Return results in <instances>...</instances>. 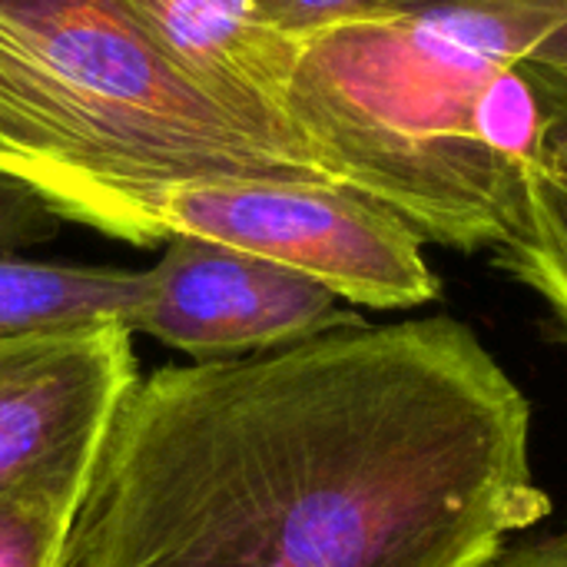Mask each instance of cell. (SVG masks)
I'll use <instances>...</instances> for the list:
<instances>
[{"label": "cell", "instance_id": "6da1fadb", "mask_svg": "<svg viewBox=\"0 0 567 567\" xmlns=\"http://www.w3.org/2000/svg\"><path fill=\"white\" fill-rule=\"evenodd\" d=\"M551 512L532 405L452 316L136 379L66 567H492Z\"/></svg>", "mask_w": 567, "mask_h": 567}, {"label": "cell", "instance_id": "7a4b0ae2", "mask_svg": "<svg viewBox=\"0 0 567 567\" xmlns=\"http://www.w3.org/2000/svg\"><path fill=\"white\" fill-rule=\"evenodd\" d=\"M567 20V0H409L296 43L289 130L319 169L425 243L502 249L528 216L525 169L482 136V100Z\"/></svg>", "mask_w": 567, "mask_h": 567}, {"label": "cell", "instance_id": "3957f363", "mask_svg": "<svg viewBox=\"0 0 567 567\" xmlns=\"http://www.w3.org/2000/svg\"><path fill=\"white\" fill-rule=\"evenodd\" d=\"M0 169L80 226L176 179H326L309 150L189 86L113 0H0Z\"/></svg>", "mask_w": 567, "mask_h": 567}, {"label": "cell", "instance_id": "277c9868", "mask_svg": "<svg viewBox=\"0 0 567 567\" xmlns=\"http://www.w3.org/2000/svg\"><path fill=\"white\" fill-rule=\"evenodd\" d=\"M83 226L133 243L209 239L286 266L352 309L409 312L442 296L425 239L372 196L316 176H203L103 199Z\"/></svg>", "mask_w": 567, "mask_h": 567}, {"label": "cell", "instance_id": "5b68a950", "mask_svg": "<svg viewBox=\"0 0 567 567\" xmlns=\"http://www.w3.org/2000/svg\"><path fill=\"white\" fill-rule=\"evenodd\" d=\"M136 379L126 326L0 339V495L53 488L83 498Z\"/></svg>", "mask_w": 567, "mask_h": 567}, {"label": "cell", "instance_id": "8992f818", "mask_svg": "<svg viewBox=\"0 0 567 567\" xmlns=\"http://www.w3.org/2000/svg\"><path fill=\"white\" fill-rule=\"evenodd\" d=\"M143 279L130 332L193 362L246 359L362 322L322 282L196 236H169Z\"/></svg>", "mask_w": 567, "mask_h": 567}, {"label": "cell", "instance_id": "52a82bcc", "mask_svg": "<svg viewBox=\"0 0 567 567\" xmlns=\"http://www.w3.org/2000/svg\"><path fill=\"white\" fill-rule=\"evenodd\" d=\"M113 3L150 43V50L159 53L189 86L219 103L226 113L306 150L282 116V93L296 63V40L282 37L259 13L256 0Z\"/></svg>", "mask_w": 567, "mask_h": 567}, {"label": "cell", "instance_id": "ba28073f", "mask_svg": "<svg viewBox=\"0 0 567 567\" xmlns=\"http://www.w3.org/2000/svg\"><path fill=\"white\" fill-rule=\"evenodd\" d=\"M146 279L136 269L40 262L0 252V339L133 326Z\"/></svg>", "mask_w": 567, "mask_h": 567}, {"label": "cell", "instance_id": "9c48e42d", "mask_svg": "<svg viewBox=\"0 0 567 567\" xmlns=\"http://www.w3.org/2000/svg\"><path fill=\"white\" fill-rule=\"evenodd\" d=\"M495 266L528 286L567 336V186L535 173L522 229L495 249Z\"/></svg>", "mask_w": 567, "mask_h": 567}, {"label": "cell", "instance_id": "30bf717a", "mask_svg": "<svg viewBox=\"0 0 567 567\" xmlns=\"http://www.w3.org/2000/svg\"><path fill=\"white\" fill-rule=\"evenodd\" d=\"M80 505L53 488L0 495V567H66Z\"/></svg>", "mask_w": 567, "mask_h": 567}, {"label": "cell", "instance_id": "8fae6325", "mask_svg": "<svg viewBox=\"0 0 567 567\" xmlns=\"http://www.w3.org/2000/svg\"><path fill=\"white\" fill-rule=\"evenodd\" d=\"M409 0H256L259 13L289 40H306L339 23L395 10Z\"/></svg>", "mask_w": 567, "mask_h": 567}, {"label": "cell", "instance_id": "7c38bea8", "mask_svg": "<svg viewBox=\"0 0 567 567\" xmlns=\"http://www.w3.org/2000/svg\"><path fill=\"white\" fill-rule=\"evenodd\" d=\"M63 216L23 179L0 169V252H20L60 236Z\"/></svg>", "mask_w": 567, "mask_h": 567}, {"label": "cell", "instance_id": "4fadbf2b", "mask_svg": "<svg viewBox=\"0 0 567 567\" xmlns=\"http://www.w3.org/2000/svg\"><path fill=\"white\" fill-rule=\"evenodd\" d=\"M525 73L532 76L538 100H542V153H538V173L558 179L567 186V76L548 73L542 66L525 63Z\"/></svg>", "mask_w": 567, "mask_h": 567}, {"label": "cell", "instance_id": "5bb4252c", "mask_svg": "<svg viewBox=\"0 0 567 567\" xmlns=\"http://www.w3.org/2000/svg\"><path fill=\"white\" fill-rule=\"evenodd\" d=\"M492 567H567V525L558 535H548L535 545L505 551Z\"/></svg>", "mask_w": 567, "mask_h": 567}, {"label": "cell", "instance_id": "9a60e30c", "mask_svg": "<svg viewBox=\"0 0 567 567\" xmlns=\"http://www.w3.org/2000/svg\"><path fill=\"white\" fill-rule=\"evenodd\" d=\"M525 63L542 66V70H548V73H558V76H567V20L565 23H558V27L532 50V56H528Z\"/></svg>", "mask_w": 567, "mask_h": 567}]
</instances>
